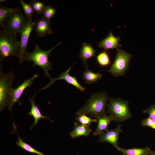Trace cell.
I'll return each instance as SVG.
<instances>
[{
    "label": "cell",
    "mask_w": 155,
    "mask_h": 155,
    "mask_svg": "<svg viewBox=\"0 0 155 155\" xmlns=\"http://www.w3.org/2000/svg\"><path fill=\"white\" fill-rule=\"evenodd\" d=\"M9 56H13L19 58L20 42L16 38V35H10L3 30H0V64L3 59Z\"/></svg>",
    "instance_id": "4"
},
{
    "label": "cell",
    "mask_w": 155,
    "mask_h": 155,
    "mask_svg": "<svg viewBox=\"0 0 155 155\" xmlns=\"http://www.w3.org/2000/svg\"><path fill=\"white\" fill-rule=\"evenodd\" d=\"M76 119L81 125L88 127H89L91 123L93 122H97V120L96 119H92L85 115L78 116Z\"/></svg>",
    "instance_id": "24"
},
{
    "label": "cell",
    "mask_w": 155,
    "mask_h": 155,
    "mask_svg": "<svg viewBox=\"0 0 155 155\" xmlns=\"http://www.w3.org/2000/svg\"><path fill=\"white\" fill-rule=\"evenodd\" d=\"M144 113L148 114L149 117L155 120V104L150 105L143 111Z\"/></svg>",
    "instance_id": "28"
},
{
    "label": "cell",
    "mask_w": 155,
    "mask_h": 155,
    "mask_svg": "<svg viewBox=\"0 0 155 155\" xmlns=\"http://www.w3.org/2000/svg\"><path fill=\"white\" fill-rule=\"evenodd\" d=\"M73 66V65L71 66L63 72L57 78H53L51 77L49 78L50 80L48 84L37 91V92L46 89L50 87L56 81L61 80H65L68 84L73 86L81 91L83 92L84 91L85 88L79 83L76 78L71 76L69 73V72Z\"/></svg>",
    "instance_id": "10"
},
{
    "label": "cell",
    "mask_w": 155,
    "mask_h": 155,
    "mask_svg": "<svg viewBox=\"0 0 155 155\" xmlns=\"http://www.w3.org/2000/svg\"><path fill=\"white\" fill-rule=\"evenodd\" d=\"M38 77V74H35L30 78L25 80L21 84L16 88H13L8 107V109L11 114L12 106L16 102H18L20 105H22V104L20 102L19 100L23 92L27 87H30L31 86L35 80Z\"/></svg>",
    "instance_id": "8"
},
{
    "label": "cell",
    "mask_w": 155,
    "mask_h": 155,
    "mask_svg": "<svg viewBox=\"0 0 155 155\" xmlns=\"http://www.w3.org/2000/svg\"><path fill=\"white\" fill-rule=\"evenodd\" d=\"M56 12L55 8L50 5H45L42 13L44 18L50 20L55 16Z\"/></svg>",
    "instance_id": "25"
},
{
    "label": "cell",
    "mask_w": 155,
    "mask_h": 155,
    "mask_svg": "<svg viewBox=\"0 0 155 155\" xmlns=\"http://www.w3.org/2000/svg\"><path fill=\"white\" fill-rule=\"evenodd\" d=\"M109 100L108 94L105 92L94 93L87 101L86 104L76 114L78 116L88 115L96 119L106 114L105 108Z\"/></svg>",
    "instance_id": "1"
},
{
    "label": "cell",
    "mask_w": 155,
    "mask_h": 155,
    "mask_svg": "<svg viewBox=\"0 0 155 155\" xmlns=\"http://www.w3.org/2000/svg\"><path fill=\"white\" fill-rule=\"evenodd\" d=\"M35 96V94L32 98H30L29 99L31 103V108L30 111L28 113V114L30 116H32L34 119V123L30 128V130L34 127L37 125L39 120L41 119H49L51 122H53V121L50 119L49 117L45 116L41 114L38 106L35 103L34 98Z\"/></svg>",
    "instance_id": "14"
},
{
    "label": "cell",
    "mask_w": 155,
    "mask_h": 155,
    "mask_svg": "<svg viewBox=\"0 0 155 155\" xmlns=\"http://www.w3.org/2000/svg\"><path fill=\"white\" fill-rule=\"evenodd\" d=\"M35 23L34 29L38 36L42 37L47 34L50 35L52 33L53 31L50 27V20L45 18L43 16Z\"/></svg>",
    "instance_id": "13"
},
{
    "label": "cell",
    "mask_w": 155,
    "mask_h": 155,
    "mask_svg": "<svg viewBox=\"0 0 155 155\" xmlns=\"http://www.w3.org/2000/svg\"><path fill=\"white\" fill-rule=\"evenodd\" d=\"M2 67L0 71V111L1 112L9 106L13 88L12 85L15 80L13 71L7 73L3 72Z\"/></svg>",
    "instance_id": "5"
},
{
    "label": "cell",
    "mask_w": 155,
    "mask_h": 155,
    "mask_svg": "<svg viewBox=\"0 0 155 155\" xmlns=\"http://www.w3.org/2000/svg\"><path fill=\"white\" fill-rule=\"evenodd\" d=\"M121 127V124H119L115 129L108 130L99 135V141L109 143L117 150L120 147L118 144L119 135L123 131Z\"/></svg>",
    "instance_id": "11"
},
{
    "label": "cell",
    "mask_w": 155,
    "mask_h": 155,
    "mask_svg": "<svg viewBox=\"0 0 155 155\" xmlns=\"http://www.w3.org/2000/svg\"><path fill=\"white\" fill-rule=\"evenodd\" d=\"M35 22L29 21L20 33L21 39L20 42L19 63L24 61V58L27 52L26 49L30 34L34 28Z\"/></svg>",
    "instance_id": "9"
},
{
    "label": "cell",
    "mask_w": 155,
    "mask_h": 155,
    "mask_svg": "<svg viewBox=\"0 0 155 155\" xmlns=\"http://www.w3.org/2000/svg\"><path fill=\"white\" fill-rule=\"evenodd\" d=\"M74 125L73 129L69 133L70 136L73 138L81 136L88 137L92 131L89 127L83 126L75 122H74Z\"/></svg>",
    "instance_id": "17"
},
{
    "label": "cell",
    "mask_w": 155,
    "mask_h": 155,
    "mask_svg": "<svg viewBox=\"0 0 155 155\" xmlns=\"http://www.w3.org/2000/svg\"><path fill=\"white\" fill-rule=\"evenodd\" d=\"M6 1V0H0V3L1 4V3Z\"/></svg>",
    "instance_id": "30"
},
{
    "label": "cell",
    "mask_w": 155,
    "mask_h": 155,
    "mask_svg": "<svg viewBox=\"0 0 155 155\" xmlns=\"http://www.w3.org/2000/svg\"><path fill=\"white\" fill-rule=\"evenodd\" d=\"M96 119L98 123V126L93 133L95 136L99 135L108 130L109 125L111 121H113L112 116L110 115H108L106 114L98 117Z\"/></svg>",
    "instance_id": "15"
},
{
    "label": "cell",
    "mask_w": 155,
    "mask_h": 155,
    "mask_svg": "<svg viewBox=\"0 0 155 155\" xmlns=\"http://www.w3.org/2000/svg\"><path fill=\"white\" fill-rule=\"evenodd\" d=\"M117 150L121 152L123 155H148L151 151L148 147L127 149L119 147Z\"/></svg>",
    "instance_id": "18"
},
{
    "label": "cell",
    "mask_w": 155,
    "mask_h": 155,
    "mask_svg": "<svg viewBox=\"0 0 155 155\" xmlns=\"http://www.w3.org/2000/svg\"><path fill=\"white\" fill-rule=\"evenodd\" d=\"M141 124L143 126L148 127L155 130V120L148 117L143 119L142 121Z\"/></svg>",
    "instance_id": "27"
},
{
    "label": "cell",
    "mask_w": 155,
    "mask_h": 155,
    "mask_svg": "<svg viewBox=\"0 0 155 155\" xmlns=\"http://www.w3.org/2000/svg\"><path fill=\"white\" fill-rule=\"evenodd\" d=\"M148 155H155V151H151Z\"/></svg>",
    "instance_id": "29"
},
{
    "label": "cell",
    "mask_w": 155,
    "mask_h": 155,
    "mask_svg": "<svg viewBox=\"0 0 155 155\" xmlns=\"http://www.w3.org/2000/svg\"><path fill=\"white\" fill-rule=\"evenodd\" d=\"M29 4L34 11L39 14L42 13L45 6V4L44 2L36 0L31 1Z\"/></svg>",
    "instance_id": "26"
},
{
    "label": "cell",
    "mask_w": 155,
    "mask_h": 155,
    "mask_svg": "<svg viewBox=\"0 0 155 155\" xmlns=\"http://www.w3.org/2000/svg\"><path fill=\"white\" fill-rule=\"evenodd\" d=\"M16 8H13L0 5V26L3 27L5 20L15 11Z\"/></svg>",
    "instance_id": "21"
},
{
    "label": "cell",
    "mask_w": 155,
    "mask_h": 155,
    "mask_svg": "<svg viewBox=\"0 0 155 155\" xmlns=\"http://www.w3.org/2000/svg\"><path fill=\"white\" fill-rule=\"evenodd\" d=\"M61 43L59 42L56 45L47 51L42 50L37 45H36L33 52H26L24 58V61H32L33 65L38 66L44 71V74L50 78L49 71L52 70V64L49 60V56L51 54V52Z\"/></svg>",
    "instance_id": "2"
},
{
    "label": "cell",
    "mask_w": 155,
    "mask_h": 155,
    "mask_svg": "<svg viewBox=\"0 0 155 155\" xmlns=\"http://www.w3.org/2000/svg\"><path fill=\"white\" fill-rule=\"evenodd\" d=\"M20 3L25 13V16L29 21H32V16L35 11L32 7L28 3H26L24 1L21 0Z\"/></svg>",
    "instance_id": "23"
},
{
    "label": "cell",
    "mask_w": 155,
    "mask_h": 155,
    "mask_svg": "<svg viewBox=\"0 0 155 155\" xmlns=\"http://www.w3.org/2000/svg\"><path fill=\"white\" fill-rule=\"evenodd\" d=\"M117 52L113 63L108 71L115 77L124 75L129 69L133 55L125 50L117 49Z\"/></svg>",
    "instance_id": "7"
},
{
    "label": "cell",
    "mask_w": 155,
    "mask_h": 155,
    "mask_svg": "<svg viewBox=\"0 0 155 155\" xmlns=\"http://www.w3.org/2000/svg\"><path fill=\"white\" fill-rule=\"evenodd\" d=\"M13 124L18 137V141L16 143L18 147H20L25 150L32 153L38 155H45L43 153L37 150L29 144L23 142L19 136L14 123Z\"/></svg>",
    "instance_id": "20"
},
{
    "label": "cell",
    "mask_w": 155,
    "mask_h": 155,
    "mask_svg": "<svg viewBox=\"0 0 155 155\" xmlns=\"http://www.w3.org/2000/svg\"><path fill=\"white\" fill-rule=\"evenodd\" d=\"M109 101L106 112L112 116L113 121L121 123L131 117L128 101L120 98L111 97Z\"/></svg>",
    "instance_id": "3"
},
{
    "label": "cell",
    "mask_w": 155,
    "mask_h": 155,
    "mask_svg": "<svg viewBox=\"0 0 155 155\" xmlns=\"http://www.w3.org/2000/svg\"><path fill=\"white\" fill-rule=\"evenodd\" d=\"M85 67L86 70L83 73L82 78L86 83L90 84L95 83L102 78L101 73H94L89 69L88 67Z\"/></svg>",
    "instance_id": "19"
},
{
    "label": "cell",
    "mask_w": 155,
    "mask_h": 155,
    "mask_svg": "<svg viewBox=\"0 0 155 155\" xmlns=\"http://www.w3.org/2000/svg\"><path fill=\"white\" fill-rule=\"evenodd\" d=\"M120 40V36L116 37L110 31L108 36L101 40L98 44L99 48H102L106 51L110 49H118L122 46L119 43Z\"/></svg>",
    "instance_id": "12"
},
{
    "label": "cell",
    "mask_w": 155,
    "mask_h": 155,
    "mask_svg": "<svg viewBox=\"0 0 155 155\" xmlns=\"http://www.w3.org/2000/svg\"><path fill=\"white\" fill-rule=\"evenodd\" d=\"M96 53V50L90 43L87 44L84 42L82 44L79 56L85 67H88V60L94 57Z\"/></svg>",
    "instance_id": "16"
},
{
    "label": "cell",
    "mask_w": 155,
    "mask_h": 155,
    "mask_svg": "<svg viewBox=\"0 0 155 155\" xmlns=\"http://www.w3.org/2000/svg\"><path fill=\"white\" fill-rule=\"evenodd\" d=\"M29 21L22 13L21 9L16 7L14 12L4 21L3 30L9 34L17 35L20 34Z\"/></svg>",
    "instance_id": "6"
},
{
    "label": "cell",
    "mask_w": 155,
    "mask_h": 155,
    "mask_svg": "<svg viewBox=\"0 0 155 155\" xmlns=\"http://www.w3.org/2000/svg\"><path fill=\"white\" fill-rule=\"evenodd\" d=\"M96 60L98 64L102 67L107 66L111 63L110 57L106 51L99 53L96 56Z\"/></svg>",
    "instance_id": "22"
}]
</instances>
